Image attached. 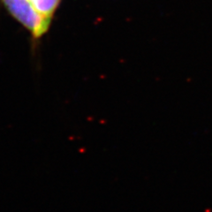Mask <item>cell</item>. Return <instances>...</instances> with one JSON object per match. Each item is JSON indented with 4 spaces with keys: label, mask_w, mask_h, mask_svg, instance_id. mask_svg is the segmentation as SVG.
Here are the masks:
<instances>
[{
    "label": "cell",
    "mask_w": 212,
    "mask_h": 212,
    "mask_svg": "<svg viewBox=\"0 0 212 212\" xmlns=\"http://www.w3.org/2000/svg\"><path fill=\"white\" fill-rule=\"evenodd\" d=\"M3 4L18 21L35 37H39L49 27L50 19L42 16L29 0H2Z\"/></svg>",
    "instance_id": "6da1fadb"
},
{
    "label": "cell",
    "mask_w": 212,
    "mask_h": 212,
    "mask_svg": "<svg viewBox=\"0 0 212 212\" xmlns=\"http://www.w3.org/2000/svg\"><path fill=\"white\" fill-rule=\"evenodd\" d=\"M32 5L42 16L50 19L60 0H29Z\"/></svg>",
    "instance_id": "7a4b0ae2"
}]
</instances>
